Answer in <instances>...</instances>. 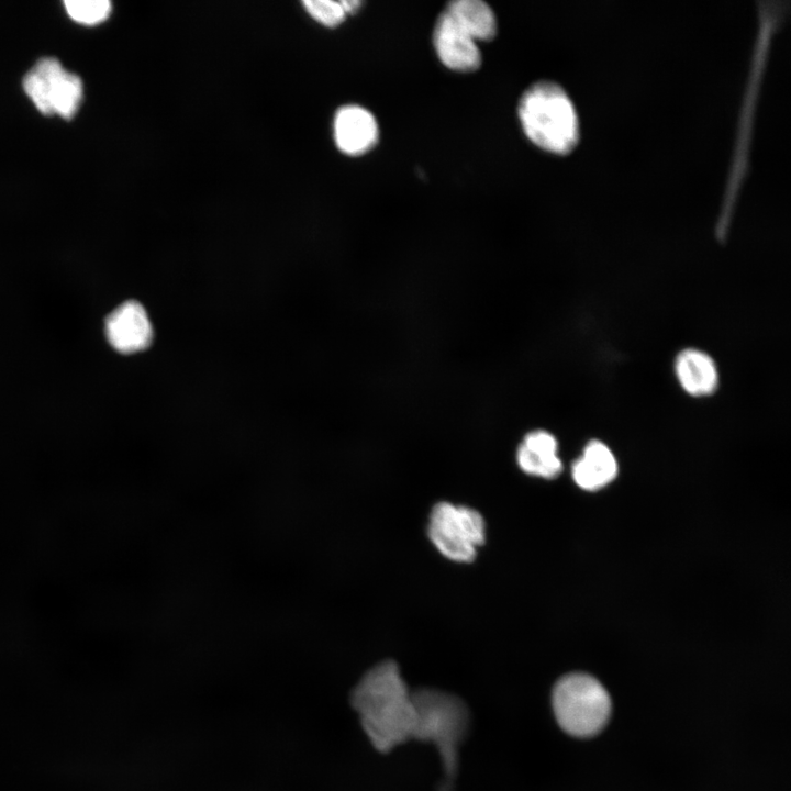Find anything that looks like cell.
Returning a JSON list of instances; mask_svg holds the SVG:
<instances>
[{
	"label": "cell",
	"mask_w": 791,
	"mask_h": 791,
	"mask_svg": "<svg viewBox=\"0 0 791 791\" xmlns=\"http://www.w3.org/2000/svg\"><path fill=\"white\" fill-rule=\"evenodd\" d=\"M352 705L372 746L388 753L412 738L417 711L412 692L393 660L369 669L352 691Z\"/></svg>",
	"instance_id": "obj_1"
},
{
	"label": "cell",
	"mask_w": 791,
	"mask_h": 791,
	"mask_svg": "<svg viewBox=\"0 0 791 791\" xmlns=\"http://www.w3.org/2000/svg\"><path fill=\"white\" fill-rule=\"evenodd\" d=\"M412 698L417 711L412 739L435 744L445 773L439 791H452L458 767V748L469 727L467 705L457 695L435 689H417L412 692Z\"/></svg>",
	"instance_id": "obj_2"
},
{
	"label": "cell",
	"mask_w": 791,
	"mask_h": 791,
	"mask_svg": "<svg viewBox=\"0 0 791 791\" xmlns=\"http://www.w3.org/2000/svg\"><path fill=\"white\" fill-rule=\"evenodd\" d=\"M519 118L526 136L543 149L570 152L579 140V123L565 90L550 81L528 87L519 102Z\"/></svg>",
	"instance_id": "obj_3"
},
{
	"label": "cell",
	"mask_w": 791,
	"mask_h": 791,
	"mask_svg": "<svg viewBox=\"0 0 791 791\" xmlns=\"http://www.w3.org/2000/svg\"><path fill=\"white\" fill-rule=\"evenodd\" d=\"M553 709L559 726L569 735L589 737L599 733L611 714L605 688L586 673L561 677L553 690Z\"/></svg>",
	"instance_id": "obj_4"
},
{
	"label": "cell",
	"mask_w": 791,
	"mask_h": 791,
	"mask_svg": "<svg viewBox=\"0 0 791 791\" xmlns=\"http://www.w3.org/2000/svg\"><path fill=\"white\" fill-rule=\"evenodd\" d=\"M23 89L41 113L64 119L77 113L83 96L81 79L53 57L40 59L26 73Z\"/></svg>",
	"instance_id": "obj_5"
},
{
	"label": "cell",
	"mask_w": 791,
	"mask_h": 791,
	"mask_svg": "<svg viewBox=\"0 0 791 791\" xmlns=\"http://www.w3.org/2000/svg\"><path fill=\"white\" fill-rule=\"evenodd\" d=\"M428 536L445 557L468 562L484 542V521L474 509L439 502L430 515Z\"/></svg>",
	"instance_id": "obj_6"
},
{
	"label": "cell",
	"mask_w": 791,
	"mask_h": 791,
	"mask_svg": "<svg viewBox=\"0 0 791 791\" xmlns=\"http://www.w3.org/2000/svg\"><path fill=\"white\" fill-rule=\"evenodd\" d=\"M105 336L121 354L146 349L153 341V326L145 308L136 300H127L114 308L105 317Z\"/></svg>",
	"instance_id": "obj_7"
},
{
	"label": "cell",
	"mask_w": 791,
	"mask_h": 791,
	"mask_svg": "<svg viewBox=\"0 0 791 791\" xmlns=\"http://www.w3.org/2000/svg\"><path fill=\"white\" fill-rule=\"evenodd\" d=\"M433 42L438 58L453 70L475 71L481 65L475 38L445 10L436 21Z\"/></svg>",
	"instance_id": "obj_8"
},
{
	"label": "cell",
	"mask_w": 791,
	"mask_h": 791,
	"mask_svg": "<svg viewBox=\"0 0 791 791\" xmlns=\"http://www.w3.org/2000/svg\"><path fill=\"white\" fill-rule=\"evenodd\" d=\"M334 136L343 153L358 156L376 145L379 129L368 110L359 105H345L335 115Z\"/></svg>",
	"instance_id": "obj_9"
},
{
	"label": "cell",
	"mask_w": 791,
	"mask_h": 791,
	"mask_svg": "<svg viewBox=\"0 0 791 791\" xmlns=\"http://www.w3.org/2000/svg\"><path fill=\"white\" fill-rule=\"evenodd\" d=\"M557 450L558 444L554 435L542 430L530 432L519 445L517 465L528 475L553 479L562 469Z\"/></svg>",
	"instance_id": "obj_10"
},
{
	"label": "cell",
	"mask_w": 791,
	"mask_h": 791,
	"mask_svg": "<svg viewBox=\"0 0 791 791\" xmlns=\"http://www.w3.org/2000/svg\"><path fill=\"white\" fill-rule=\"evenodd\" d=\"M617 464L609 447L598 439L590 441L582 456L572 465L575 482L584 490H598L611 482Z\"/></svg>",
	"instance_id": "obj_11"
},
{
	"label": "cell",
	"mask_w": 791,
	"mask_h": 791,
	"mask_svg": "<svg viewBox=\"0 0 791 791\" xmlns=\"http://www.w3.org/2000/svg\"><path fill=\"white\" fill-rule=\"evenodd\" d=\"M679 383L691 396L711 394L717 387L718 375L713 359L699 349L687 348L675 363Z\"/></svg>",
	"instance_id": "obj_12"
},
{
	"label": "cell",
	"mask_w": 791,
	"mask_h": 791,
	"mask_svg": "<svg viewBox=\"0 0 791 791\" xmlns=\"http://www.w3.org/2000/svg\"><path fill=\"white\" fill-rule=\"evenodd\" d=\"M445 11L464 27L475 41H491L497 33L492 9L480 0H455Z\"/></svg>",
	"instance_id": "obj_13"
},
{
	"label": "cell",
	"mask_w": 791,
	"mask_h": 791,
	"mask_svg": "<svg viewBox=\"0 0 791 791\" xmlns=\"http://www.w3.org/2000/svg\"><path fill=\"white\" fill-rule=\"evenodd\" d=\"M64 5L70 19L83 25L99 24L111 13V3L107 0H68Z\"/></svg>",
	"instance_id": "obj_14"
},
{
	"label": "cell",
	"mask_w": 791,
	"mask_h": 791,
	"mask_svg": "<svg viewBox=\"0 0 791 791\" xmlns=\"http://www.w3.org/2000/svg\"><path fill=\"white\" fill-rule=\"evenodd\" d=\"M303 5L308 13L325 26L335 27L339 25L346 14L339 1L332 0H305Z\"/></svg>",
	"instance_id": "obj_15"
},
{
	"label": "cell",
	"mask_w": 791,
	"mask_h": 791,
	"mask_svg": "<svg viewBox=\"0 0 791 791\" xmlns=\"http://www.w3.org/2000/svg\"><path fill=\"white\" fill-rule=\"evenodd\" d=\"M345 14H354L358 11L361 2L358 0H342L339 1Z\"/></svg>",
	"instance_id": "obj_16"
}]
</instances>
